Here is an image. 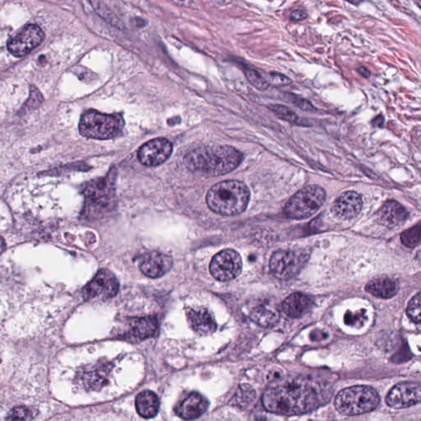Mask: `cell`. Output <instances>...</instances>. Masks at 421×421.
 Here are the masks:
<instances>
[{
  "instance_id": "cell-24",
  "label": "cell",
  "mask_w": 421,
  "mask_h": 421,
  "mask_svg": "<svg viewBox=\"0 0 421 421\" xmlns=\"http://www.w3.org/2000/svg\"><path fill=\"white\" fill-rule=\"evenodd\" d=\"M255 391L252 389V387L247 384H243L239 387L237 389L233 399H231V404L238 406L239 408L246 409L254 403L255 399Z\"/></svg>"
},
{
  "instance_id": "cell-5",
  "label": "cell",
  "mask_w": 421,
  "mask_h": 421,
  "mask_svg": "<svg viewBox=\"0 0 421 421\" xmlns=\"http://www.w3.org/2000/svg\"><path fill=\"white\" fill-rule=\"evenodd\" d=\"M377 391L370 386H354L343 389L337 395L335 408L346 415H362L374 410L379 406Z\"/></svg>"
},
{
  "instance_id": "cell-25",
  "label": "cell",
  "mask_w": 421,
  "mask_h": 421,
  "mask_svg": "<svg viewBox=\"0 0 421 421\" xmlns=\"http://www.w3.org/2000/svg\"><path fill=\"white\" fill-rule=\"evenodd\" d=\"M245 75L250 84L256 89L266 90L270 86L267 77H265L262 72L253 69V67H248L245 70Z\"/></svg>"
},
{
  "instance_id": "cell-23",
  "label": "cell",
  "mask_w": 421,
  "mask_h": 421,
  "mask_svg": "<svg viewBox=\"0 0 421 421\" xmlns=\"http://www.w3.org/2000/svg\"><path fill=\"white\" fill-rule=\"evenodd\" d=\"M250 318L261 327H273L279 322L280 313L278 311L267 306H258L252 311Z\"/></svg>"
},
{
  "instance_id": "cell-15",
  "label": "cell",
  "mask_w": 421,
  "mask_h": 421,
  "mask_svg": "<svg viewBox=\"0 0 421 421\" xmlns=\"http://www.w3.org/2000/svg\"><path fill=\"white\" fill-rule=\"evenodd\" d=\"M113 193L112 183L109 177L91 182L85 190V195L89 205L103 208L110 205Z\"/></svg>"
},
{
  "instance_id": "cell-13",
  "label": "cell",
  "mask_w": 421,
  "mask_h": 421,
  "mask_svg": "<svg viewBox=\"0 0 421 421\" xmlns=\"http://www.w3.org/2000/svg\"><path fill=\"white\" fill-rule=\"evenodd\" d=\"M363 206L362 197L359 193L349 191L342 193L332 207L334 216L342 220L354 219L359 215Z\"/></svg>"
},
{
  "instance_id": "cell-16",
  "label": "cell",
  "mask_w": 421,
  "mask_h": 421,
  "mask_svg": "<svg viewBox=\"0 0 421 421\" xmlns=\"http://www.w3.org/2000/svg\"><path fill=\"white\" fill-rule=\"evenodd\" d=\"M188 322L197 334L202 336L210 335L216 330V323L212 314L207 309H188Z\"/></svg>"
},
{
  "instance_id": "cell-7",
  "label": "cell",
  "mask_w": 421,
  "mask_h": 421,
  "mask_svg": "<svg viewBox=\"0 0 421 421\" xmlns=\"http://www.w3.org/2000/svg\"><path fill=\"white\" fill-rule=\"evenodd\" d=\"M309 254L297 250H280L273 254L270 260L271 272L280 280L296 277L306 265Z\"/></svg>"
},
{
  "instance_id": "cell-4",
  "label": "cell",
  "mask_w": 421,
  "mask_h": 421,
  "mask_svg": "<svg viewBox=\"0 0 421 421\" xmlns=\"http://www.w3.org/2000/svg\"><path fill=\"white\" fill-rule=\"evenodd\" d=\"M124 119L120 114L108 115L90 110L82 115L79 132L82 136L98 140L119 137L122 134Z\"/></svg>"
},
{
  "instance_id": "cell-26",
  "label": "cell",
  "mask_w": 421,
  "mask_h": 421,
  "mask_svg": "<svg viewBox=\"0 0 421 421\" xmlns=\"http://www.w3.org/2000/svg\"><path fill=\"white\" fill-rule=\"evenodd\" d=\"M269 109L272 110L276 115H278L279 118L288 121L290 123L297 124H302V119L299 117V115L297 113H294L293 110L285 108V106L275 105L270 106Z\"/></svg>"
},
{
  "instance_id": "cell-31",
  "label": "cell",
  "mask_w": 421,
  "mask_h": 421,
  "mask_svg": "<svg viewBox=\"0 0 421 421\" xmlns=\"http://www.w3.org/2000/svg\"><path fill=\"white\" fill-rule=\"evenodd\" d=\"M42 101L43 98L40 91H39L35 86H32L31 88L30 98H29L26 104L27 108L30 110L36 109L39 105H41Z\"/></svg>"
},
{
  "instance_id": "cell-17",
  "label": "cell",
  "mask_w": 421,
  "mask_h": 421,
  "mask_svg": "<svg viewBox=\"0 0 421 421\" xmlns=\"http://www.w3.org/2000/svg\"><path fill=\"white\" fill-rule=\"evenodd\" d=\"M379 220L382 225L389 228H396L408 219V212L396 201H388L379 211Z\"/></svg>"
},
{
  "instance_id": "cell-6",
  "label": "cell",
  "mask_w": 421,
  "mask_h": 421,
  "mask_svg": "<svg viewBox=\"0 0 421 421\" xmlns=\"http://www.w3.org/2000/svg\"><path fill=\"white\" fill-rule=\"evenodd\" d=\"M326 200V192L320 186H309L299 191L285 206V214L292 219H304L318 211Z\"/></svg>"
},
{
  "instance_id": "cell-19",
  "label": "cell",
  "mask_w": 421,
  "mask_h": 421,
  "mask_svg": "<svg viewBox=\"0 0 421 421\" xmlns=\"http://www.w3.org/2000/svg\"><path fill=\"white\" fill-rule=\"evenodd\" d=\"M313 304L311 297L302 293L290 294L283 304V312L290 318H297L304 316Z\"/></svg>"
},
{
  "instance_id": "cell-33",
  "label": "cell",
  "mask_w": 421,
  "mask_h": 421,
  "mask_svg": "<svg viewBox=\"0 0 421 421\" xmlns=\"http://www.w3.org/2000/svg\"><path fill=\"white\" fill-rule=\"evenodd\" d=\"M294 98H296V96H294ZM293 103L297 105L298 108H301L303 110L313 111L316 110V108H314V106L311 103H309V101L306 99L294 98L293 99Z\"/></svg>"
},
{
  "instance_id": "cell-12",
  "label": "cell",
  "mask_w": 421,
  "mask_h": 421,
  "mask_svg": "<svg viewBox=\"0 0 421 421\" xmlns=\"http://www.w3.org/2000/svg\"><path fill=\"white\" fill-rule=\"evenodd\" d=\"M420 385L406 382L394 387L386 396V403L391 408H408L420 403Z\"/></svg>"
},
{
  "instance_id": "cell-21",
  "label": "cell",
  "mask_w": 421,
  "mask_h": 421,
  "mask_svg": "<svg viewBox=\"0 0 421 421\" xmlns=\"http://www.w3.org/2000/svg\"><path fill=\"white\" fill-rule=\"evenodd\" d=\"M135 406L140 415L149 419L157 415L160 409V401L157 396L152 391H144L137 396Z\"/></svg>"
},
{
  "instance_id": "cell-8",
  "label": "cell",
  "mask_w": 421,
  "mask_h": 421,
  "mask_svg": "<svg viewBox=\"0 0 421 421\" xmlns=\"http://www.w3.org/2000/svg\"><path fill=\"white\" fill-rule=\"evenodd\" d=\"M242 267L243 264L240 255L233 250H224L212 259L210 272L216 280L227 282L238 277Z\"/></svg>"
},
{
  "instance_id": "cell-20",
  "label": "cell",
  "mask_w": 421,
  "mask_h": 421,
  "mask_svg": "<svg viewBox=\"0 0 421 421\" xmlns=\"http://www.w3.org/2000/svg\"><path fill=\"white\" fill-rule=\"evenodd\" d=\"M399 283L389 278H376L366 285V292L377 298L389 299L399 292Z\"/></svg>"
},
{
  "instance_id": "cell-29",
  "label": "cell",
  "mask_w": 421,
  "mask_h": 421,
  "mask_svg": "<svg viewBox=\"0 0 421 421\" xmlns=\"http://www.w3.org/2000/svg\"><path fill=\"white\" fill-rule=\"evenodd\" d=\"M420 293H418L410 299V302L408 304V311H406L410 319H413L415 323H420Z\"/></svg>"
},
{
  "instance_id": "cell-2",
  "label": "cell",
  "mask_w": 421,
  "mask_h": 421,
  "mask_svg": "<svg viewBox=\"0 0 421 421\" xmlns=\"http://www.w3.org/2000/svg\"><path fill=\"white\" fill-rule=\"evenodd\" d=\"M243 160L238 150L225 145L205 146L193 150L185 158L186 167L207 176H219L234 171Z\"/></svg>"
},
{
  "instance_id": "cell-28",
  "label": "cell",
  "mask_w": 421,
  "mask_h": 421,
  "mask_svg": "<svg viewBox=\"0 0 421 421\" xmlns=\"http://www.w3.org/2000/svg\"><path fill=\"white\" fill-rule=\"evenodd\" d=\"M33 411L27 408H15L11 410L7 416V421H31Z\"/></svg>"
},
{
  "instance_id": "cell-1",
  "label": "cell",
  "mask_w": 421,
  "mask_h": 421,
  "mask_svg": "<svg viewBox=\"0 0 421 421\" xmlns=\"http://www.w3.org/2000/svg\"><path fill=\"white\" fill-rule=\"evenodd\" d=\"M327 395L317 382L307 377H292L273 382L264 391L263 404L269 413L302 415L321 406Z\"/></svg>"
},
{
  "instance_id": "cell-30",
  "label": "cell",
  "mask_w": 421,
  "mask_h": 421,
  "mask_svg": "<svg viewBox=\"0 0 421 421\" xmlns=\"http://www.w3.org/2000/svg\"><path fill=\"white\" fill-rule=\"evenodd\" d=\"M365 319V311H361L360 312L351 313L347 312L345 316V322L348 325H358V324H363Z\"/></svg>"
},
{
  "instance_id": "cell-36",
  "label": "cell",
  "mask_w": 421,
  "mask_h": 421,
  "mask_svg": "<svg viewBox=\"0 0 421 421\" xmlns=\"http://www.w3.org/2000/svg\"><path fill=\"white\" fill-rule=\"evenodd\" d=\"M6 241H4V240L2 238L1 236H0V253H2V252L6 250Z\"/></svg>"
},
{
  "instance_id": "cell-35",
  "label": "cell",
  "mask_w": 421,
  "mask_h": 421,
  "mask_svg": "<svg viewBox=\"0 0 421 421\" xmlns=\"http://www.w3.org/2000/svg\"><path fill=\"white\" fill-rule=\"evenodd\" d=\"M358 71L360 72V74L362 75L363 76L368 77H370V71L368 70L367 69H365V67H361L359 70H358Z\"/></svg>"
},
{
  "instance_id": "cell-32",
  "label": "cell",
  "mask_w": 421,
  "mask_h": 421,
  "mask_svg": "<svg viewBox=\"0 0 421 421\" xmlns=\"http://www.w3.org/2000/svg\"><path fill=\"white\" fill-rule=\"evenodd\" d=\"M269 79L268 81L270 84H273L277 86H287L292 84V80L287 76L283 75L278 74V72H273L268 75Z\"/></svg>"
},
{
  "instance_id": "cell-10",
  "label": "cell",
  "mask_w": 421,
  "mask_h": 421,
  "mask_svg": "<svg viewBox=\"0 0 421 421\" xmlns=\"http://www.w3.org/2000/svg\"><path fill=\"white\" fill-rule=\"evenodd\" d=\"M119 282L115 276L108 269H101L93 280L86 285L84 296L86 299H108L116 296Z\"/></svg>"
},
{
  "instance_id": "cell-22",
  "label": "cell",
  "mask_w": 421,
  "mask_h": 421,
  "mask_svg": "<svg viewBox=\"0 0 421 421\" xmlns=\"http://www.w3.org/2000/svg\"><path fill=\"white\" fill-rule=\"evenodd\" d=\"M157 328V320L155 317L133 318L130 322V334L136 339H146L154 335Z\"/></svg>"
},
{
  "instance_id": "cell-34",
  "label": "cell",
  "mask_w": 421,
  "mask_h": 421,
  "mask_svg": "<svg viewBox=\"0 0 421 421\" xmlns=\"http://www.w3.org/2000/svg\"><path fill=\"white\" fill-rule=\"evenodd\" d=\"M307 17L308 15L306 12L302 11V9H299V11L292 12L290 19H292V21H301L307 18Z\"/></svg>"
},
{
  "instance_id": "cell-9",
  "label": "cell",
  "mask_w": 421,
  "mask_h": 421,
  "mask_svg": "<svg viewBox=\"0 0 421 421\" xmlns=\"http://www.w3.org/2000/svg\"><path fill=\"white\" fill-rule=\"evenodd\" d=\"M44 32L37 25L25 26L8 41V50L16 57L25 56L44 40Z\"/></svg>"
},
{
  "instance_id": "cell-14",
  "label": "cell",
  "mask_w": 421,
  "mask_h": 421,
  "mask_svg": "<svg viewBox=\"0 0 421 421\" xmlns=\"http://www.w3.org/2000/svg\"><path fill=\"white\" fill-rule=\"evenodd\" d=\"M172 266L173 259L170 256L153 252L145 256L140 270L150 278H159L167 273Z\"/></svg>"
},
{
  "instance_id": "cell-11",
  "label": "cell",
  "mask_w": 421,
  "mask_h": 421,
  "mask_svg": "<svg viewBox=\"0 0 421 421\" xmlns=\"http://www.w3.org/2000/svg\"><path fill=\"white\" fill-rule=\"evenodd\" d=\"M173 145L166 138L153 139L138 150L139 162L146 167H157L171 156Z\"/></svg>"
},
{
  "instance_id": "cell-27",
  "label": "cell",
  "mask_w": 421,
  "mask_h": 421,
  "mask_svg": "<svg viewBox=\"0 0 421 421\" xmlns=\"http://www.w3.org/2000/svg\"><path fill=\"white\" fill-rule=\"evenodd\" d=\"M401 242L403 245L410 248L417 245L420 240V226L418 224L413 227V228L406 231L401 234Z\"/></svg>"
},
{
  "instance_id": "cell-3",
  "label": "cell",
  "mask_w": 421,
  "mask_h": 421,
  "mask_svg": "<svg viewBox=\"0 0 421 421\" xmlns=\"http://www.w3.org/2000/svg\"><path fill=\"white\" fill-rule=\"evenodd\" d=\"M250 192L245 183L226 181L216 183L207 195V203L212 212L224 216H235L245 212Z\"/></svg>"
},
{
  "instance_id": "cell-18",
  "label": "cell",
  "mask_w": 421,
  "mask_h": 421,
  "mask_svg": "<svg viewBox=\"0 0 421 421\" xmlns=\"http://www.w3.org/2000/svg\"><path fill=\"white\" fill-rule=\"evenodd\" d=\"M208 408V401L200 394H192L183 401L177 413L183 420H195L206 413Z\"/></svg>"
}]
</instances>
